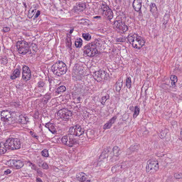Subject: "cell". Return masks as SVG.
I'll use <instances>...</instances> for the list:
<instances>
[{
  "instance_id": "obj_1",
  "label": "cell",
  "mask_w": 182,
  "mask_h": 182,
  "mask_svg": "<svg viewBox=\"0 0 182 182\" xmlns=\"http://www.w3.org/2000/svg\"><path fill=\"white\" fill-rule=\"evenodd\" d=\"M128 40L132 46L136 49H141L145 43L144 39L136 33L130 34L128 37Z\"/></svg>"
},
{
  "instance_id": "obj_2",
  "label": "cell",
  "mask_w": 182,
  "mask_h": 182,
  "mask_svg": "<svg viewBox=\"0 0 182 182\" xmlns=\"http://www.w3.org/2000/svg\"><path fill=\"white\" fill-rule=\"evenodd\" d=\"M52 70L56 75L61 76L65 74L67 72V66L63 62L59 61L53 65Z\"/></svg>"
},
{
  "instance_id": "obj_3",
  "label": "cell",
  "mask_w": 182,
  "mask_h": 182,
  "mask_svg": "<svg viewBox=\"0 0 182 182\" xmlns=\"http://www.w3.org/2000/svg\"><path fill=\"white\" fill-rule=\"evenodd\" d=\"M4 144L7 149L11 150L18 149L20 147V141L17 138H9L6 141Z\"/></svg>"
},
{
  "instance_id": "obj_4",
  "label": "cell",
  "mask_w": 182,
  "mask_h": 182,
  "mask_svg": "<svg viewBox=\"0 0 182 182\" xmlns=\"http://www.w3.org/2000/svg\"><path fill=\"white\" fill-rule=\"evenodd\" d=\"M159 167L158 161L155 159H151L147 163L146 171L147 173H154L158 170Z\"/></svg>"
},
{
  "instance_id": "obj_5",
  "label": "cell",
  "mask_w": 182,
  "mask_h": 182,
  "mask_svg": "<svg viewBox=\"0 0 182 182\" xmlns=\"http://www.w3.org/2000/svg\"><path fill=\"white\" fill-rule=\"evenodd\" d=\"M84 54L89 57H92L96 55L98 53V51L93 43L89 44L84 48Z\"/></svg>"
},
{
  "instance_id": "obj_6",
  "label": "cell",
  "mask_w": 182,
  "mask_h": 182,
  "mask_svg": "<svg viewBox=\"0 0 182 182\" xmlns=\"http://www.w3.org/2000/svg\"><path fill=\"white\" fill-rule=\"evenodd\" d=\"M17 47L19 53L22 55L26 54L29 49L28 43L24 41H18L17 43Z\"/></svg>"
},
{
  "instance_id": "obj_7",
  "label": "cell",
  "mask_w": 182,
  "mask_h": 182,
  "mask_svg": "<svg viewBox=\"0 0 182 182\" xmlns=\"http://www.w3.org/2000/svg\"><path fill=\"white\" fill-rule=\"evenodd\" d=\"M57 115L63 120L68 121L71 119L72 116V113L66 108H63L57 112Z\"/></svg>"
},
{
  "instance_id": "obj_8",
  "label": "cell",
  "mask_w": 182,
  "mask_h": 182,
  "mask_svg": "<svg viewBox=\"0 0 182 182\" xmlns=\"http://www.w3.org/2000/svg\"><path fill=\"white\" fill-rule=\"evenodd\" d=\"M84 130L79 125H76L70 128L69 131V133L72 135L79 137L83 135L84 133Z\"/></svg>"
},
{
  "instance_id": "obj_9",
  "label": "cell",
  "mask_w": 182,
  "mask_h": 182,
  "mask_svg": "<svg viewBox=\"0 0 182 182\" xmlns=\"http://www.w3.org/2000/svg\"><path fill=\"white\" fill-rule=\"evenodd\" d=\"M62 142L64 144L70 147H72L78 143L76 139L72 137L69 135L65 136L62 138Z\"/></svg>"
},
{
  "instance_id": "obj_10",
  "label": "cell",
  "mask_w": 182,
  "mask_h": 182,
  "mask_svg": "<svg viewBox=\"0 0 182 182\" xmlns=\"http://www.w3.org/2000/svg\"><path fill=\"white\" fill-rule=\"evenodd\" d=\"M108 76V75L107 72L102 70L96 71L93 73V74L94 78L98 82H100L105 80Z\"/></svg>"
},
{
  "instance_id": "obj_11",
  "label": "cell",
  "mask_w": 182,
  "mask_h": 182,
  "mask_svg": "<svg viewBox=\"0 0 182 182\" xmlns=\"http://www.w3.org/2000/svg\"><path fill=\"white\" fill-rule=\"evenodd\" d=\"M114 25L118 32L124 33L128 31V27L124 22L120 20H117L114 22Z\"/></svg>"
},
{
  "instance_id": "obj_12",
  "label": "cell",
  "mask_w": 182,
  "mask_h": 182,
  "mask_svg": "<svg viewBox=\"0 0 182 182\" xmlns=\"http://www.w3.org/2000/svg\"><path fill=\"white\" fill-rule=\"evenodd\" d=\"M7 164L9 166L17 169H19L23 166L24 164L23 162L19 160H10L8 161Z\"/></svg>"
},
{
  "instance_id": "obj_13",
  "label": "cell",
  "mask_w": 182,
  "mask_h": 182,
  "mask_svg": "<svg viewBox=\"0 0 182 182\" xmlns=\"http://www.w3.org/2000/svg\"><path fill=\"white\" fill-rule=\"evenodd\" d=\"M13 117V113L8 110L2 111L1 113V119L4 122H9L10 121Z\"/></svg>"
},
{
  "instance_id": "obj_14",
  "label": "cell",
  "mask_w": 182,
  "mask_h": 182,
  "mask_svg": "<svg viewBox=\"0 0 182 182\" xmlns=\"http://www.w3.org/2000/svg\"><path fill=\"white\" fill-rule=\"evenodd\" d=\"M101 8L104 16L108 19L111 20L113 17V12L108 6L105 4H102Z\"/></svg>"
},
{
  "instance_id": "obj_15",
  "label": "cell",
  "mask_w": 182,
  "mask_h": 182,
  "mask_svg": "<svg viewBox=\"0 0 182 182\" xmlns=\"http://www.w3.org/2000/svg\"><path fill=\"white\" fill-rule=\"evenodd\" d=\"M23 79L25 81H27L30 79L31 77V72L29 67L27 66H24L23 67Z\"/></svg>"
},
{
  "instance_id": "obj_16",
  "label": "cell",
  "mask_w": 182,
  "mask_h": 182,
  "mask_svg": "<svg viewBox=\"0 0 182 182\" xmlns=\"http://www.w3.org/2000/svg\"><path fill=\"white\" fill-rule=\"evenodd\" d=\"M76 178L79 182H90V180H88V177L87 175L85 173L83 172L77 174L76 175Z\"/></svg>"
},
{
  "instance_id": "obj_17",
  "label": "cell",
  "mask_w": 182,
  "mask_h": 182,
  "mask_svg": "<svg viewBox=\"0 0 182 182\" xmlns=\"http://www.w3.org/2000/svg\"><path fill=\"white\" fill-rule=\"evenodd\" d=\"M150 11L155 18H157L159 15V12L157 8L154 3H152L150 5Z\"/></svg>"
},
{
  "instance_id": "obj_18",
  "label": "cell",
  "mask_w": 182,
  "mask_h": 182,
  "mask_svg": "<svg viewBox=\"0 0 182 182\" xmlns=\"http://www.w3.org/2000/svg\"><path fill=\"white\" fill-rule=\"evenodd\" d=\"M142 4V0H134L133 2V7L136 11H138L141 9Z\"/></svg>"
},
{
  "instance_id": "obj_19",
  "label": "cell",
  "mask_w": 182,
  "mask_h": 182,
  "mask_svg": "<svg viewBox=\"0 0 182 182\" xmlns=\"http://www.w3.org/2000/svg\"><path fill=\"white\" fill-rule=\"evenodd\" d=\"M117 118L116 116H114L108 122L105 124L103 126L104 130L109 129L111 127L112 124H114Z\"/></svg>"
},
{
  "instance_id": "obj_20",
  "label": "cell",
  "mask_w": 182,
  "mask_h": 182,
  "mask_svg": "<svg viewBox=\"0 0 182 182\" xmlns=\"http://www.w3.org/2000/svg\"><path fill=\"white\" fill-rule=\"evenodd\" d=\"M110 149V148H108L105 149L104 150L102 153L101 155L99 157V162L102 161L104 159H105L108 157V154Z\"/></svg>"
},
{
  "instance_id": "obj_21",
  "label": "cell",
  "mask_w": 182,
  "mask_h": 182,
  "mask_svg": "<svg viewBox=\"0 0 182 182\" xmlns=\"http://www.w3.org/2000/svg\"><path fill=\"white\" fill-rule=\"evenodd\" d=\"M45 126L52 133L55 134L56 133L55 126V124H54L49 122V123H48L46 124Z\"/></svg>"
},
{
  "instance_id": "obj_22",
  "label": "cell",
  "mask_w": 182,
  "mask_h": 182,
  "mask_svg": "<svg viewBox=\"0 0 182 182\" xmlns=\"http://www.w3.org/2000/svg\"><path fill=\"white\" fill-rule=\"evenodd\" d=\"M37 9V6L36 5H33L31 7L28 13V16L30 18H31L33 17L36 12Z\"/></svg>"
},
{
  "instance_id": "obj_23",
  "label": "cell",
  "mask_w": 182,
  "mask_h": 182,
  "mask_svg": "<svg viewBox=\"0 0 182 182\" xmlns=\"http://www.w3.org/2000/svg\"><path fill=\"white\" fill-rule=\"evenodd\" d=\"M86 5L84 3L78 4L75 7L74 9L76 11H82L85 9L86 8Z\"/></svg>"
},
{
  "instance_id": "obj_24",
  "label": "cell",
  "mask_w": 182,
  "mask_h": 182,
  "mask_svg": "<svg viewBox=\"0 0 182 182\" xmlns=\"http://www.w3.org/2000/svg\"><path fill=\"white\" fill-rule=\"evenodd\" d=\"M123 163H121L120 164H117L116 165L114 166V167H112V172L113 173H115V172H117L118 170H120L124 168L123 166H124Z\"/></svg>"
},
{
  "instance_id": "obj_25",
  "label": "cell",
  "mask_w": 182,
  "mask_h": 182,
  "mask_svg": "<svg viewBox=\"0 0 182 182\" xmlns=\"http://www.w3.org/2000/svg\"><path fill=\"white\" fill-rule=\"evenodd\" d=\"M20 74V72L18 69H16L11 76V79H15L19 77Z\"/></svg>"
},
{
  "instance_id": "obj_26",
  "label": "cell",
  "mask_w": 182,
  "mask_h": 182,
  "mask_svg": "<svg viewBox=\"0 0 182 182\" xmlns=\"http://www.w3.org/2000/svg\"><path fill=\"white\" fill-rule=\"evenodd\" d=\"M170 17V15L169 14L166 13L164 15L163 19V25L165 26L166 24H167L169 19Z\"/></svg>"
},
{
  "instance_id": "obj_27",
  "label": "cell",
  "mask_w": 182,
  "mask_h": 182,
  "mask_svg": "<svg viewBox=\"0 0 182 182\" xmlns=\"http://www.w3.org/2000/svg\"><path fill=\"white\" fill-rule=\"evenodd\" d=\"M120 151V150L118 147L115 146L113 148V153L115 156L118 157L119 156Z\"/></svg>"
},
{
  "instance_id": "obj_28",
  "label": "cell",
  "mask_w": 182,
  "mask_h": 182,
  "mask_svg": "<svg viewBox=\"0 0 182 182\" xmlns=\"http://www.w3.org/2000/svg\"><path fill=\"white\" fill-rule=\"evenodd\" d=\"M83 41L81 38H78L75 41V45L77 48H80L82 45Z\"/></svg>"
},
{
  "instance_id": "obj_29",
  "label": "cell",
  "mask_w": 182,
  "mask_h": 182,
  "mask_svg": "<svg viewBox=\"0 0 182 182\" xmlns=\"http://www.w3.org/2000/svg\"><path fill=\"white\" fill-rule=\"evenodd\" d=\"M7 148L5 147V144L3 142H1L0 144V154H3L7 152Z\"/></svg>"
},
{
  "instance_id": "obj_30",
  "label": "cell",
  "mask_w": 182,
  "mask_h": 182,
  "mask_svg": "<svg viewBox=\"0 0 182 182\" xmlns=\"http://www.w3.org/2000/svg\"><path fill=\"white\" fill-rule=\"evenodd\" d=\"M170 79L172 81V86H175L176 83L177 82V76L175 75H172L170 77Z\"/></svg>"
},
{
  "instance_id": "obj_31",
  "label": "cell",
  "mask_w": 182,
  "mask_h": 182,
  "mask_svg": "<svg viewBox=\"0 0 182 182\" xmlns=\"http://www.w3.org/2000/svg\"><path fill=\"white\" fill-rule=\"evenodd\" d=\"M19 120L20 123L23 124H26L27 121V117L24 116L23 115H21L19 117Z\"/></svg>"
},
{
  "instance_id": "obj_32",
  "label": "cell",
  "mask_w": 182,
  "mask_h": 182,
  "mask_svg": "<svg viewBox=\"0 0 182 182\" xmlns=\"http://www.w3.org/2000/svg\"><path fill=\"white\" fill-rule=\"evenodd\" d=\"M140 109L138 106H137L135 107V110L134 113L133 115V118H136L140 114Z\"/></svg>"
},
{
  "instance_id": "obj_33",
  "label": "cell",
  "mask_w": 182,
  "mask_h": 182,
  "mask_svg": "<svg viewBox=\"0 0 182 182\" xmlns=\"http://www.w3.org/2000/svg\"><path fill=\"white\" fill-rule=\"evenodd\" d=\"M66 87L65 86L62 85L59 87L57 89V91L58 93H61L65 91H66Z\"/></svg>"
},
{
  "instance_id": "obj_34",
  "label": "cell",
  "mask_w": 182,
  "mask_h": 182,
  "mask_svg": "<svg viewBox=\"0 0 182 182\" xmlns=\"http://www.w3.org/2000/svg\"><path fill=\"white\" fill-rule=\"evenodd\" d=\"M122 84V81H120V82H118V83L117 84L116 86V91L118 92H119L120 91Z\"/></svg>"
},
{
  "instance_id": "obj_35",
  "label": "cell",
  "mask_w": 182,
  "mask_h": 182,
  "mask_svg": "<svg viewBox=\"0 0 182 182\" xmlns=\"http://www.w3.org/2000/svg\"><path fill=\"white\" fill-rule=\"evenodd\" d=\"M109 96L108 95H106L103 96V97L102 98L101 102V104H102V105H104L105 104L106 100H108V99H109Z\"/></svg>"
},
{
  "instance_id": "obj_36",
  "label": "cell",
  "mask_w": 182,
  "mask_h": 182,
  "mask_svg": "<svg viewBox=\"0 0 182 182\" xmlns=\"http://www.w3.org/2000/svg\"><path fill=\"white\" fill-rule=\"evenodd\" d=\"M83 37L86 40L89 41L91 39V36L89 33H83Z\"/></svg>"
},
{
  "instance_id": "obj_37",
  "label": "cell",
  "mask_w": 182,
  "mask_h": 182,
  "mask_svg": "<svg viewBox=\"0 0 182 182\" xmlns=\"http://www.w3.org/2000/svg\"><path fill=\"white\" fill-rule=\"evenodd\" d=\"M131 79L130 77L127 78L126 81V86L127 88H130L131 85Z\"/></svg>"
},
{
  "instance_id": "obj_38",
  "label": "cell",
  "mask_w": 182,
  "mask_h": 182,
  "mask_svg": "<svg viewBox=\"0 0 182 182\" xmlns=\"http://www.w3.org/2000/svg\"><path fill=\"white\" fill-rule=\"evenodd\" d=\"M41 155L43 156L46 157H49V154L48 150L47 149H45L43 150L41 152Z\"/></svg>"
},
{
  "instance_id": "obj_39",
  "label": "cell",
  "mask_w": 182,
  "mask_h": 182,
  "mask_svg": "<svg viewBox=\"0 0 182 182\" xmlns=\"http://www.w3.org/2000/svg\"><path fill=\"white\" fill-rule=\"evenodd\" d=\"M174 177L175 179H182V173H176L174 175Z\"/></svg>"
},
{
  "instance_id": "obj_40",
  "label": "cell",
  "mask_w": 182,
  "mask_h": 182,
  "mask_svg": "<svg viewBox=\"0 0 182 182\" xmlns=\"http://www.w3.org/2000/svg\"><path fill=\"white\" fill-rule=\"evenodd\" d=\"M41 166L43 167V168L44 169H47L49 168V166H48L47 164L45 163H43L42 164Z\"/></svg>"
},
{
  "instance_id": "obj_41",
  "label": "cell",
  "mask_w": 182,
  "mask_h": 182,
  "mask_svg": "<svg viewBox=\"0 0 182 182\" xmlns=\"http://www.w3.org/2000/svg\"><path fill=\"white\" fill-rule=\"evenodd\" d=\"M3 30L4 33H7L10 30V28L8 27H4L3 29Z\"/></svg>"
},
{
  "instance_id": "obj_42",
  "label": "cell",
  "mask_w": 182,
  "mask_h": 182,
  "mask_svg": "<svg viewBox=\"0 0 182 182\" xmlns=\"http://www.w3.org/2000/svg\"><path fill=\"white\" fill-rule=\"evenodd\" d=\"M11 171L10 170L8 169L6 171L4 172V174L6 175H8V174H10L11 173Z\"/></svg>"
},
{
  "instance_id": "obj_43",
  "label": "cell",
  "mask_w": 182,
  "mask_h": 182,
  "mask_svg": "<svg viewBox=\"0 0 182 182\" xmlns=\"http://www.w3.org/2000/svg\"><path fill=\"white\" fill-rule=\"evenodd\" d=\"M40 11H37V13H36V15H35V18H36V17H39V16L40 15Z\"/></svg>"
},
{
  "instance_id": "obj_44",
  "label": "cell",
  "mask_w": 182,
  "mask_h": 182,
  "mask_svg": "<svg viewBox=\"0 0 182 182\" xmlns=\"http://www.w3.org/2000/svg\"><path fill=\"white\" fill-rule=\"evenodd\" d=\"M31 135H32V136H33V137H34L36 138H37V136L34 133H33V132H31Z\"/></svg>"
},
{
  "instance_id": "obj_45",
  "label": "cell",
  "mask_w": 182,
  "mask_h": 182,
  "mask_svg": "<svg viewBox=\"0 0 182 182\" xmlns=\"http://www.w3.org/2000/svg\"><path fill=\"white\" fill-rule=\"evenodd\" d=\"M37 181L38 182H42V180H41V179H39V178H37Z\"/></svg>"
},
{
  "instance_id": "obj_46",
  "label": "cell",
  "mask_w": 182,
  "mask_h": 182,
  "mask_svg": "<svg viewBox=\"0 0 182 182\" xmlns=\"http://www.w3.org/2000/svg\"><path fill=\"white\" fill-rule=\"evenodd\" d=\"M180 136L182 137V130H181V132H180Z\"/></svg>"
}]
</instances>
